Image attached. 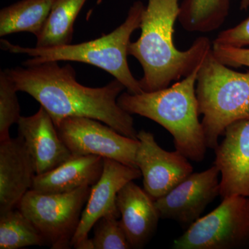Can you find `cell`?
Returning a JSON list of instances; mask_svg holds the SVG:
<instances>
[{
	"instance_id": "cell-1",
	"label": "cell",
	"mask_w": 249,
	"mask_h": 249,
	"mask_svg": "<svg viewBox=\"0 0 249 249\" xmlns=\"http://www.w3.org/2000/svg\"><path fill=\"white\" fill-rule=\"evenodd\" d=\"M4 71L18 91L27 93L45 108L55 126L68 117L89 118L138 140L132 114L118 104V98L125 89L119 80L101 88H88L78 83L70 64L61 67L55 61Z\"/></svg>"
},
{
	"instance_id": "cell-2",
	"label": "cell",
	"mask_w": 249,
	"mask_h": 249,
	"mask_svg": "<svg viewBox=\"0 0 249 249\" xmlns=\"http://www.w3.org/2000/svg\"><path fill=\"white\" fill-rule=\"evenodd\" d=\"M179 0H148L142 14L140 37L131 42L128 55L138 60L143 70L139 80L144 92L165 89L174 81L191 74L204 61L213 44L201 36L189 49L180 51L174 43L175 24Z\"/></svg>"
},
{
	"instance_id": "cell-3",
	"label": "cell",
	"mask_w": 249,
	"mask_h": 249,
	"mask_svg": "<svg viewBox=\"0 0 249 249\" xmlns=\"http://www.w3.org/2000/svg\"><path fill=\"white\" fill-rule=\"evenodd\" d=\"M200 66L165 89L138 94L127 91L118 98L119 106L129 114L147 118L164 127L173 136L177 151L196 162L204 160L208 148L196 91Z\"/></svg>"
},
{
	"instance_id": "cell-4",
	"label": "cell",
	"mask_w": 249,
	"mask_h": 249,
	"mask_svg": "<svg viewBox=\"0 0 249 249\" xmlns=\"http://www.w3.org/2000/svg\"><path fill=\"white\" fill-rule=\"evenodd\" d=\"M145 9L142 1H134L123 24L112 32L95 40L77 45L33 48L1 40V48L10 53L27 54L31 57L22 62L23 66L52 61L89 64L110 73L124 85L128 92L138 94L144 91L139 80L134 78L129 70L127 55L131 36L134 31L140 29Z\"/></svg>"
},
{
	"instance_id": "cell-5",
	"label": "cell",
	"mask_w": 249,
	"mask_h": 249,
	"mask_svg": "<svg viewBox=\"0 0 249 249\" xmlns=\"http://www.w3.org/2000/svg\"><path fill=\"white\" fill-rule=\"evenodd\" d=\"M196 91L206 145L214 150L228 126L249 117V71L229 68L211 49L199 67Z\"/></svg>"
},
{
	"instance_id": "cell-6",
	"label": "cell",
	"mask_w": 249,
	"mask_h": 249,
	"mask_svg": "<svg viewBox=\"0 0 249 249\" xmlns=\"http://www.w3.org/2000/svg\"><path fill=\"white\" fill-rule=\"evenodd\" d=\"M91 186L70 193L44 194L30 190L18 209L37 228L53 249L71 248Z\"/></svg>"
},
{
	"instance_id": "cell-7",
	"label": "cell",
	"mask_w": 249,
	"mask_h": 249,
	"mask_svg": "<svg viewBox=\"0 0 249 249\" xmlns=\"http://www.w3.org/2000/svg\"><path fill=\"white\" fill-rule=\"evenodd\" d=\"M249 248V197L230 196L174 240L175 249Z\"/></svg>"
},
{
	"instance_id": "cell-8",
	"label": "cell",
	"mask_w": 249,
	"mask_h": 249,
	"mask_svg": "<svg viewBox=\"0 0 249 249\" xmlns=\"http://www.w3.org/2000/svg\"><path fill=\"white\" fill-rule=\"evenodd\" d=\"M103 124L89 118L68 117L55 127L72 155L100 156L137 168L135 160L139 140Z\"/></svg>"
},
{
	"instance_id": "cell-9",
	"label": "cell",
	"mask_w": 249,
	"mask_h": 249,
	"mask_svg": "<svg viewBox=\"0 0 249 249\" xmlns=\"http://www.w3.org/2000/svg\"><path fill=\"white\" fill-rule=\"evenodd\" d=\"M219 174L215 165L201 173H193L165 196L156 199L160 219L189 227L219 196Z\"/></svg>"
},
{
	"instance_id": "cell-10",
	"label": "cell",
	"mask_w": 249,
	"mask_h": 249,
	"mask_svg": "<svg viewBox=\"0 0 249 249\" xmlns=\"http://www.w3.org/2000/svg\"><path fill=\"white\" fill-rule=\"evenodd\" d=\"M139 142L136 154V164L142 173L144 190L154 201L173 189L193 173L189 160L178 151L163 150L156 142L153 134L138 132Z\"/></svg>"
},
{
	"instance_id": "cell-11",
	"label": "cell",
	"mask_w": 249,
	"mask_h": 249,
	"mask_svg": "<svg viewBox=\"0 0 249 249\" xmlns=\"http://www.w3.org/2000/svg\"><path fill=\"white\" fill-rule=\"evenodd\" d=\"M223 136L214 149V165L221 175L219 196L249 197V117L228 126Z\"/></svg>"
},
{
	"instance_id": "cell-12",
	"label": "cell",
	"mask_w": 249,
	"mask_h": 249,
	"mask_svg": "<svg viewBox=\"0 0 249 249\" xmlns=\"http://www.w3.org/2000/svg\"><path fill=\"white\" fill-rule=\"evenodd\" d=\"M142 176L139 168L104 158L102 175L97 183L91 186L79 225L72 239L71 247L88 237L90 231L100 218L107 214L121 217L117 206L119 191L126 183Z\"/></svg>"
},
{
	"instance_id": "cell-13",
	"label": "cell",
	"mask_w": 249,
	"mask_h": 249,
	"mask_svg": "<svg viewBox=\"0 0 249 249\" xmlns=\"http://www.w3.org/2000/svg\"><path fill=\"white\" fill-rule=\"evenodd\" d=\"M36 175L35 162L21 136L0 142V214L18 207Z\"/></svg>"
},
{
	"instance_id": "cell-14",
	"label": "cell",
	"mask_w": 249,
	"mask_h": 249,
	"mask_svg": "<svg viewBox=\"0 0 249 249\" xmlns=\"http://www.w3.org/2000/svg\"><path fill=\"white\" fill-rule=\"evenodd\" d=\"M18 124V135L24 139L35 162L36 175L53 170L72 157L52 117L42 106L34 115L21 116Z\"/></svg>"
},
{
	"instance_id": "cell-15",
	"label": "cell",
	"mask_w": 249,
	"mask_h": 249,
	"mask_svg": "<svg viewBox=\"0 0 249 249\" xmlns=\"http://www.w3.org/2000/svg\"><path fill=\"white\" fill-rule=\"evenodd\" d=\"M117 206L131 249H142L155 235L160 216L145 190L129 181L119 191Z\"/></svg>"
},
{
	"instance_id": "cell-16",
	"label": "cell",
	"mask_w": 249,
	"mask_h": 249,
	"mask_svg": "<svg viewBox=\"0 0 249 249\" xmlns=\"http://www.w3.org/2000/svg\"><path fill=\"white\" fill-rule=\"evenodd\" d=\"M104 158L96 155L73 156L56 168L36 175L31 190L44 194L70 193L93 186L102 175Z\"/></svg>"
},
{
	"instance_id": "cell-17",
	"label": "cell",
	"mask_w": 249,
	"mask_h": 249,
	"mask_svg": "<svg viewBox=\"0 0 249 249\" xmlns=\"http://www.w3.org/2000/svg\"><path fill=\"white\" fill-rule=\"evenodd\" d=\"M54 0H20L0 11V36L28 32L38 37Z\"/></svg>"
},
{
	"instance_id": "cell-18",
	"label": "cell",
	"mask_w": 249,
	"mask_h": 249,
	"mask_svg": "<svg viewBox=\"0 0 249 249\" xmlns=\"http://www.w3.org/2000/svg\"><path fill=\"white\" fill-rule=\"evenodd\" d=\"M232 0H183L178 20L189 32L209 33L222 27Z\"/></svg>"
},
{
	"instance_id": "cell-19",
	"label": "cell",
	"mask_w": 249,
	"mask_h": 249,
	"mask_svg": "<svg viewBox=\"0 0 249 249\" xmlns=\"http://www.w3.org/2000/svg\"><path fill=\"white\" fill-rule=\"evenodd\" d=\"M87 0H54L43 30L36 47H54L70 45L73 25Z\"/></svg>"
},
{
	"instance_id": "cell-20",
	"label": "cell",
	"mask_w": 249,
	"mask_h": 249,
	"mask_svg": "<svg viewBox=\"0 0 249 249\" xmlns=\"http://www.w3.org/2000/svg\"><path fill=\"white\" fill-rule=\"evenodd\" d=\"M47 245L37 228L19 209L0 214V249Z\"/></svg>"
},
{
	"instance_id": "cell-21",
	"label": "cell",
	"mask_w": 249,
	"mask_h": 249,
	"mask_svg": "<svg viewBox=\"0 0 249 249\" xmlns=\"http://www.w3.org/2000/svg\"><path fill=\"white\" fill-rule=\"evenodd\" d=\"M119 216H103L93 226L92 238L94 249H131Z\"/></svg>"
},
{
	"instance_id": "cell-22",
	"label": "cell",
	"mask_w": 249,
	"mask_h": 249,
	"mask_svg": "<svg viewBox=\"0 0 249 249\" xmlns=\"http://www.w3.org/2000/svg\"><path fill=\"white\" fill-rule=\"evenodd\" d=\"M18 91L12 82L1 70L0 73V142L11 138V126L20 119V106Z\"/></svg>"
},
{
	"instance_id": "cell-23",
	"label": "cell",
	"mask_w": 249,
	"mask_h": 249,
	"mask_svg": "<svg viewBox=\"0 0 249 249\" xmlns=\"http://www.w3.org/2000/svg\"><path fill=\"white\" fill-rule=\"evenodd\" d=\"M213 45L249 47V16L235 27L221 31L213 42Z\"/></svg>"
},
{
	"instance_id": "cell-24",
	"label": "cell",
	"mask_w": 249,
	"mask_h": 249,
	"mask_svg": "<svg viewBox=\"0 0 249 249\" xmlns=\"http://www.w3.org/2000/svg\"><path fill=\"white\" fill-rule=\"evenodd\" d=\"M214 56L229 67H249V47L212 45Z\"/></svg>"
},
{
	"instance_id": "cell-25",
	"label": "cell",
	"mask_w": 249,
	"mask_h": 249,
	"mask_svg": "<svg viewBox=\"0 0 249 249\" xmlns=\"http://www.w3.org/2000/svg\"><path fill=\"white\" fill-rule=\"evenodd\" d=\"M73 248L77 249H94L93 248V240L89 237L80 241L76 245L73 246Z\"/></svg>"
},
{
	"instance_id": "cell-26",
	"label": "cell",
	"mask_w": 249,
	"mask_h": 249,
	"mask_svg": "<svg viewBox=\"0 0 249 249\" xmlns=\"http://www.w3.org/2000/svg\"><path fill=\"white\" fill-rule=\"evenodd\" d=\"M249 7V0H241L240 9L241 11H245Z\"/></svg>"
}]
</instances>
